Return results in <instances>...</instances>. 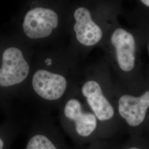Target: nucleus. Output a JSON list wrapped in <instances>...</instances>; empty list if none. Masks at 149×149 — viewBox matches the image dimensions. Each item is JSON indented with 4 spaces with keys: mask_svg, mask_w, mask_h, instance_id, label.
Returning a JSON list of instances; mask_svg holds the SVG:
<instances>
[{
    "mask_svg": "<svg viewBox=\"0 0 149 149\" xmlns=\"http://www.w3.org/2000/svg\"><path fill=\"white\" fill-rule=\"evenodd\" d=\"M32 69L21 98L34 103L39 108L50 112L58 109L65 98L79 85L80 75L70 66H58L52 56Z\"/></svg>",
    "mask_w": 149,
    "mask_h": 149,
    "instance_id": "obj_1",
    "label": "nucleus"
},
{
    "mask_svg": "<svg viewBox=\"0 0 149 149\" xmlns=\"http://www.w3.org/2000/svg\"><path fill=\"white\" fill-rule=\"evenodd\" d=\"M104 44L109 62L118 74L130 78L138 74L143 45L136 27H125L118 21L108 33Z\"/></svg>",
    "mask_w": 149,
    "mask_h": 149,
    "instance_id": "obj_2",
    "label": "nucleus"
},
{
    "mask_svg": "<svg viewBox=\"0 0 149 149\" xmlns=\"http://www.w3.org/2000/svg\"><path fill=\"white\" fill-rule=\"evenodd\" d=\"M82 76L79 82L80 94L97 118L99 132L103 131L112 125L117 114L108 66L93 68Z\"/></svg>",
    "mask_w": 149,
    "mask_h": 149,
    "instance_id": "obj_3",
    "label": "nucleus"
},
{
    "mask_svg": "<svg viewBox=\"0 0 149 149\" xmlns=\"http://www.w3.org/2000/svg\"><path fill=\"white\" fill-rule=\"evenodd\" d=\"M32 68L20 48L8 46L0 52V100L9 104L21 98Z\"/></svg>",
    "mask_w": 149,
    "mask_h": 149,
    "instance_id": "obj_4",
    "label": "nucleus"
},
{
    "mask_svg": "<svg viewBox=\"0 0 149 149\" xmlns=\"http://www.w3.org/2000/svg\"><path fill=\"white\" fill-rule=\"evenodd\" d=\"M60 125L81 139L90 138L99 132V123L80 94L79 85L67 96L58 109Z\"/></svg>",
    "mask_w": 149,
    "mask_h": 149,
    "instance_id": "obj_5",
    "label": "nucleus"
},
{
    "mask_svg": "<svg viewBox=\"0 0 149 149\" xmlns=\"http://www.w3.org/2000/svg\"><path fill=\"white\" fill-rule=\"evenodd\" d=\"M74 17L76 21L74 30L77 42L85 49H90L104 41L118 22L112 23L97 21L90 8L86 6L76 8Z\"/></svg>",
    "mask_w": 149,
    "mask_h": 149,
    "instance_id": "obj_6",
    "label": "nucleus"
},
{
    "mask_svg": "<svg viewBox=\"0 0 149 149\" xmlns=\"http://www.w3.org/2000/svg\"><path fill=\"white\" fill-rule=\"evenodd\" d=\"M116 107L118 114L129 128H140L149 112V87L139 93H123L118 98Z\"/></svg>",
    "mask_w": 149,
    "mask_h": 149,
    "instance_id": "obj_7",
    "label": "nucleus"
},
{
    "mask_svg": "<svg viewBox=\"0 0 149 149\" xmlns=\"http://www.w3.org/2000/svg\"><path fill=\"white\" fill-rule=\"evenodd\" d=\"M58 16L53 10L36 8L27 12L23 22V30L32 39H43L49 36L58 25Z\"/></svg>",
    "mask_w": 149,
    "mask_h": 149,
    "instance_id": "obj_8",
    "label": "nucleus"
},
{
    "mask_svg": "<svg viewBox=\"0 0 149 149\" xmlns=\"http://www.w3.org/2000/svg\"><path fill=\"white\" fill-rule=\"evenodd\" d=\"M122 15L128 22L132 23L134 27L138 29L140 34L143 48L147 50L149 57V13L132 9L130 11L124 10Z\"/></svg>",
    "mask_w": 149,
    "mask_h": 149,
    "instance_id": "obj_9",
    "label": "nucleus"
},
{
    "mask_svg": "<svg viewBox=\"0 0 149 149\" xmlns=\"http://www.w3.org/2000/svg\"><path fill=\"white\" fill-rule=\"evenodd\" d=\"M11 117L12 116H10L9 113H8L7 117L5 120L0 124V149H4L5 148V141L4 140L3 135L5 133L10 124Z\"/></svg>",
    "mask_w": 149,
    "mask_h": 149,
    "instance_id": "obj_10",
    "label": "nucleus"
},
{
    "mask_svg": "<svg viewBox=\"0 0 149 149\" xmlns=\"http://www.w3.org/2000/svg\"><path fill=\"white\" fill-rule=\"evenodd\" d=\"M135 6L133 9L136 11L149 13V0H133Z\"/></svg>",
    "mask_w": 149,
    "mask_h": 149,
    "instance_id": "obj_11",
    "label": "nucleus"
},
{
    "mask_svg": "<svg viewBox=\"0 0 149 149\" xmlns=\"http://www.w3.org/2000/svg\"><path fill=\"white\" fill-rule=\"evenodd\" d=\"M123 149H145V148L143 147L141 145L139 144H129L127 146L125 147Z\"/></svg>",
    "mask_w": 149,
    "mask_h": 149,
    "instance_id": "obj_12",
    "label": "nucleus"
},
{
    "mask_svg": "<svg viewBox=\"0 0 149 149\" xmlns=\"http://www.w3.org/2000/svg\"><path fill=\"white\" fill-rule=\"evenodd\" d=\"M8 105L9 104L6 103L2 101L1 100H0V108H3V109H4L5 110L6 109L8 110V107H9Z\"/></svg>",
    "mask_w": 149,
    "mask_h": 149,
    "instance_id": "obj_13",
    "label": "nucleus"
}]
</instances>
